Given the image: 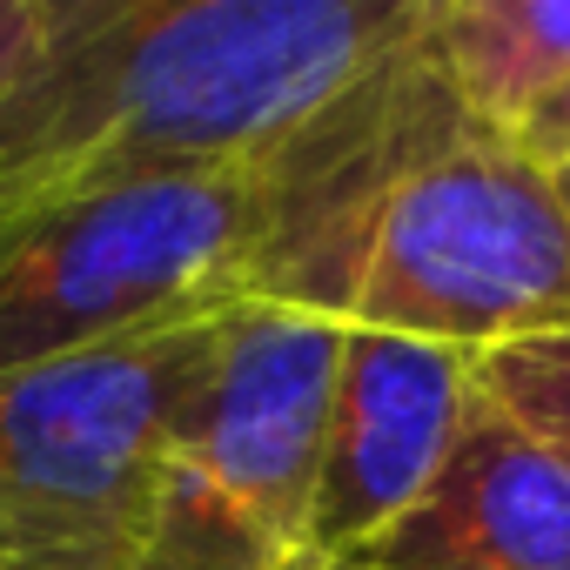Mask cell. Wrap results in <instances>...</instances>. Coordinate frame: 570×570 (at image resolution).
<instances>
[{
  "instance_id": "obj_1",
  "label": "cell",
  "mask_w": 570,
  "mask_h": 570,
  "mask_svg": "<svg viewBox=\"0 0 570 570\" xmlns=\"http://www.w3.org/2000/svg\"><path fill=\"white\" fill-rule=\"evenodd\" d=\"M423 0H48L0 88V235L181 168L303 141Z\"/></svg>"
},
{
  "instance_id": "obj_2",
  "label": "cell",
  "mask_w": 570,
  "mask_h": 570,
  "mask_svg": "<svg viewBox=\"0 0 570 570\" xmlns=\"http://www.w3.org/2000/svg\"><path fill=\"white\" fill-rule=\"evenodd\" d=\"M289 303L463 356L570 330V208L557 168L523 155L517 135L470 121L443 88Z\"/></svg>"
},
{
  "instance_id": "obj_3",
  "label": "cell",
  "mask_w": 570,
  "mask_h": 570,
  "mask_svg": "<svg viewBox=\"0 0 570 570\" xmlns=\"http://www.w3.org/2000/svg\"><path fill=\"white\" fill-rule=\"evenodd\" d=\"M268 228V161L121 181L8 228L0 235V376L255 303Z\"/></svg>"
},
{
  "instance_id": "obj_4",
  "label": "cell",
  "mask_w": 570,
  "mask_h": 570,
  "mask_svg": "<svg viewBox=\"0 0 570 570\" xmlns=\"http://www.w3.org/2000/svg\"><path fill=\"white\" fill-rule=\"evenodd\" d=\"M222 316L0 376V570H135Z\"/></svg>"
},
{
  "instance_id": "obj_5",
  "label": "cell",
  "mask_w": 570,
  "mask_h": 570,
  "mask_svg": "<svg viewBox=\"0 0 570 570\" xmlns=\"http://www.w3.org/2000/svg\"><path fill=\"white\" fill-rule=\"evenodd\" d=\"M343 323L296 303H235L175 430L135 570H296Z\"/></svg>"
},
{
  "instance_id": "obj_6",
  "label": "cell",
  "mask_w": 570,
  "mask_h": 570,
  "mask_svg": "<svg viewBox=\"0 0 570 570\" xmlns=\"http://www.w3.org/2000/svg\"><path fill=\"white\" fill-rule=\"evenodd\" d=\"M476 403V356L343 323V356L323 416L303 557L343 563L376 543L450 463Z\"/></svg>"
},
{
  "instance_id": "obj_7",
  "label": "cell",
  "mask_w": 570,
  "mask_h": 570,
  "mask_svg": "<svg viewBox=\"0 0 570 570\" xmlns=\"http://www.w3.org/2000/svg\"><path fill=\"white\" fill-rule=\"evenodd\" d=\"M356 570H570V463L483 390L436 483L356 557Z\"/></svg>"
},
{
  "instance_id": "obj_8",
  "label": "cell",
  "mask_w": 570,
  "mask_h": 570,
  "mask_svg": "<svg viewBox=\"0 0 570 570\" xmlns=\"http://www.w3.org/2000/svg\"><path fill=\"white\" fill-rule=\"evenodd\" d=\"M423 55L470 121L517 135L570 88V0H430Z\"/></svg>"
},
{
  "instance_id": "obj_9",
  "label": "cell",
  "mask_w": 570,
  "mask_h": 570,
  "mask_svg": "<svg viewBox=\"0 0 570 570\" xmlns=\"http://www.w3.org/2000/svg\"><path fill=\"white\" fill-rule=\"evenodd\" d=\"M476 390L570 463V330L476 356Z\"/></svg>"
},
{
  "instance_id": "obj_10",
  "label": "cell",
  "mask_w": 570,
  "mask_h": 570,
  "mask_svg": "<svg viewBox=\"0 0 570 570\" xmlns=\"http://www.w3.org/2000/svg\"><path fill=\"white\" fill-rule=\"evenodd\" d=\"M517 141H523V155H537L543 168H570V88H557V95L517 128Z\"/></svg>"
},
{
  "instance_id": "obj_11",
  "label": "cell",
  "mask_w": 570,
  "mask_h": 570,
  "mask_svg": "<svg viewBox=\"0 0 570 570\" xmlns=\"http://www.w3.org/2000/svg\"><path fill=\"white\" fill-rule=\"evenodd\" d=\"M41 8H48V0H0V88H8V75H14L21 55L35 48V35H41Z\"/></svg>"
},
{
  "instance_id": "obj_12",
  "label": "cell",
  "mask_w": 570,
  "mask_h": 570,
  "mask_svg": "<svg viewBox=\"0 0 570 570\" xmlns=\"http://www.w3.org/2000/svg\"><path fill=\"white\" fill-rule=\"evenodd\" d=\"M296 570H356V563H316V557H303Z\"/></svg>"
},
{
  "instance_id": "obj_13",
  "label": "cell",
  "mask_w": 570,
  "mask_h": 570,
  "mask_svg": "<svg viewBox=\"0 0 570 570\" xmlns=\"http://www.w3.org/2000/svg\"><path fill=\"white\" fill-rule=\"evenodd\" d=\"M557 188H563V208H570V168H557Z\"/></svg>"
}]
</instances>
